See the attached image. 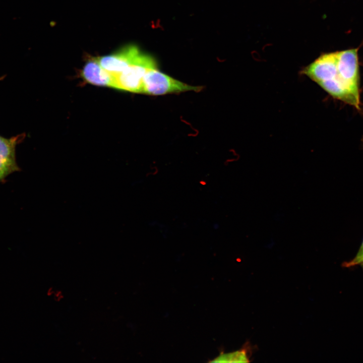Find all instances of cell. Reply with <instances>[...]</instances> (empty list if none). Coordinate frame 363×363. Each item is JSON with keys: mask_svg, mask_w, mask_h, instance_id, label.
<instances>
[{"mask_svg": "<svg viewBox=\"0 0 363 363\" xmlns=\"http://www.w3.org/2000/svg\"><path fill=\"white\" fill-rule=\"evenodd\" d=\"M157 68L154 59L149 55L140 54L130 66L113 75L111 87L132 93H141L143 78L149 70Z\"/></svg>", "mask_w": 363, "mask_h": 363, "instance_id": "obj_1", "label": "cell"}, {"mask_svg": "<svg viewBox=\"0 0 363 363\" xmlns=\"http://www.w3.org/2000/svg\"><path fill=\"white\" fill-rule=\"evenodd\" d=\"M202 89V86L188 85L155 68L148 71L145 75L141 93L159 95L192 91L198 92Z\"/></svg>", "mask_w": 363, "mask_h": 363, "instance_id": "obj_2", "label": "cell"}, {"mask_svg": "<svg viewBox=\"0 0 363 363\" xmlns=\"http://www.w3.org/2000/svg\"><path fill=\"white\" fill-rule=\"evenodd\" d=\"M359 47L337 51L338 72L344 81L354 90L360 93Z\"/></svg>", "mask_w": 363, "mask_h": 363, "instance_id": "obj_3", "label": "cell"}, {"mask_svg": "<svg viewBox=\"0 0 363 363\" xmlns=\"http://www.w3.org/2000/svg\"><path fill=\"white\" fill-rule=\"evenodd\" d=\"M24 134L8 138L0 135V183L12 173L19 171L16 156L17 144L24 138Z\"/></svg>", "mask_w": 363, "mask_h": 363, "instance_id": "obj_4", "label": "cell"}, {"mask_svg": "<svg viewBox=\"0 0 363 363\" xmlns=\"http://www.w3.org/2000/svg\"><path fill=\"white\" fill-rule=\"evenodd\" d=\"M141 53L136 46L129 45L116 52L99 57L98 59L103 69L114 75L130 66Z\"/></svg>", "mask_w": 363, "mask_h": 363, "instance_id": "obj_5", "label": "cell"}, {"mask_svg": "<svg viewBox=\"0 0 363 363\" xmlns=\"http://www.w3.org/2000/svg\"><path fill=\"white\" fill-rule=\"evenodd\" d=\"M81 75L85 81L92 85L111 87L112 75L101 67L98 57H91L87 60Z\"/></svg>", "mask_w": 363, "mask_h": 363, "instance_id": "obj_6", "label": "cell"}, {"mask_svg": "<svg viewBox=\"0 0 363 363\" xmlns=\"http://www.w3.org/2000/svg\"><path fill=\"white\" fill-rule=\"evenodd\" d=\"M252 351V346L250 343H246L239 350L230 353H221L210 362H249Z\"/></svg>", "mask_w": 363, "mask_h": 363, "instance_id": "obj_7", "label": "cell"}, {"mask_svg": "<svg viewBox=\"0 0 363 363\" xmlns=\"http://www.w3.org/2000/svg\"><path fill=\"white\" fill-rule=\"evenodd\" d=\"M363 258V240L355 257L349 261L343 263V266L348 268L358 265L359 262Z\"/></svg>", "mask_w": 363, "mask_h": 363, "instance_id": "obj_8", "label": "cell"}, {"mask_svg": "<svg viewBox=\"0 0 363 363\" xmlns=\"http://www.w3.org/2000/svg\"><path fill=\"white\" fill-rule=\"evenodd\" d=\"M358 265L363 266V258L359 262Z\"/></svg>", "mask_w": 363, "mask_h": 363, "instance_id": "obj_9", "label": "cell"}]
</instances>
